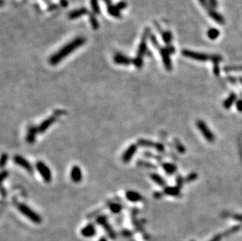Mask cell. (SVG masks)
I'll list each match as a JSON object with an SVG mask.
<instances>
[{
	"mask_svg": "<svg viewBox=\"0 0 242 241\" xmlns=\"http://www.w3.org/2000/svg\"><path fill=\"white\" fill-rule=\"evenodd\" d=\"M85 41H86V39L84 37L80 36L74 38L71 42L66 44L64 47H62L56 53H54V54L50 56V60H49L50 64L53 66L58 64L66 56H67L68 55L71 54L73 51L79 49L82 46H83L85 43Z\"/></svg>",
	"mask_w": 242,
	"mask_h": 241,
	"instance_id": "cell-1",
	"label": "cell"
},
{
	"mask_svg": "<svg viewBox=\"0 0 242 241\" xmlns=\"http://www.w3.org/2000/svg\"><path fill=\"white\" fill-rule=\"evenodd\" d=\"M17 208L21 211V214H24L25 217H27L32 222L36 224L42 223V218L40 217V215L37 214L36 211H34L33 210L31 209L26 205H24V204H19L17 205Z\"/></svg>",
	"mask_w": 242,
	"mask_h": 241,
	"instance_id": "cell-2",
	"label": "cell"
},
{
	"mask_svg": "<svg viewBox=\"0 0 242 241\" xmlns=\"http://www.w3.org/2000/svg\"><path fill=\"white\" fill-rule=\"evenodd\" d=\"M197 127L199 131L201 133L202 136H204L205 139L209 142H214L215 140V137L213 133L211 132L209 127L207 126L206 124L202 121V120H198L197 122Z\"/></svg>",
	"mask_w": 242,
	"mask_h": 241,
	"instance_id": "cell-3",
	"label": "cell"
},
{
	"mask_svg": "<svg viewBox=\"0 0 242 241\" xmlns=\"http://www.w3.org/2000/svg\"><path fill=\"white\" fill-rule=\"evenodd\" d=\"M151 36V29L149 27H147L144 31H143V34L142 35L141 42H140V45H139V49H138L137 51V55L136 56H139V57L143 58V55H145L146 53L147 50H148V37Z\"/></svg>",
	"mask_w": 242,
	"mask_h": 241,
	"instance_id": "cell-4",
	"label": "cell"
},
{
	"mask_svg": "<svg viewBox=\"0 0 242 241\" xmlns=\"http://www.w3.org/2000/svg\"><path fill=\"white\" fill-rule=\"evenodd\" d=\"M182 55L186 56V57L194 60L201 61V62H204V61H207V60H210V58H211V56L205 54V53H197V52H194L188 50H183V51H182Z\"/></svg>",
	"mask_w": 242,
	"mask_h": 241,
	"instance_id": "cell-5",
	"label": "cell"
},
{
	"mask_svg": "<svg viewBox=\"0 0 242 241\" xmlns=\"http://www.w3.org/2000/svg\"><path fill=\"white\" fill-rule=\"evenodd\" d=\"M36 168H37L38 171L42 176V179L45 181L46 182H50L52 180V173L50 168L47 167V165L45 163L42 161H39L36 163Z\"/></svg>",
	"mask_w": 242,
	"mask_h": 241,
	"instance_id": "cell-6",
	"label": "cell"
},
{
	"mask_svg": "<svg viewBox=\"0 0 242 241\" xmlns=\"http://www.w3.org/2000/svg\"><path fill=\"white\" fill-rule=\"evenodd\" d=\"M138 145H140L142 147H149L153 148L158 151L159 153H162L165 151V147L161 142H154L152 141L148 140V139H139L137 141Z\"/></svg>",
	"mask_w": 242,
	"mask_h": 241,
	"instance_id": "cell-7",
	"label": "cell"
},
{
	"mask_svg": "<svg viewBox=\"0 0 242 241\" xmlns=\"http://www.w3.org/2000/svg\"><path fill=\"white\" fill-rule=\"evenodd\" d=\"M96 222H97L99 225H102L104 227V229H105V231L108 233V236L111 238V239H114L116 236L115 233L113 230V229L111 228V225H109L108 222V218L104 215H99V217L96 219Z\"/></svg>",
	"mask_w": 242,
	"mask_h": 241,
	"instance_id": "cell-8",
	"label": "cell"
},
{
	"mask_svg": "<svg viewBox=\"0 0 242 241\" xmlns=\"http://www.w3.org/2000/svg\"><path fill=\"white\" fill-rule=\"evenodd\" d=\"M13 161H14L15 163L18 165V166L21 167L24 169H25L27 172H29L30 174H32L33 173V167L32 165L29 163L28 161L24 158L23 157L19 156V155H17L13 157Z\"/></svg>",
	"mask_w": 242,
	"mask_h": 241,
	"instance_id": "cell-9",
	"label": "cell"
},
{
	"mask_svg": "<svg viewBox=\"0 0 242 241\" xmlns=\"http://www.w3.org/2000/svg\"><path fill=\"white\" fill-rule=\"evenodd\" d=\"M159 51H160L161 56H162V62H163L164 66L166 68L167 70L170 71L172 68V61L170 59V53L168 51L166 48H163V47H161L159 49Z\"/></svg>",
	"mask_w": 242,
	"mask_h": 241,
	"instance_id": "cell-10",
	"label": "cell"
},
{
	"mask_svg": "<svg viewBox=\"0 0 242 241\" xmlns=\"http://www.w3.org/2000/svg\"><path fill=\"white\" fill-rule=\"evenodd\" d=\"M136 150H137V147H136V144H132V145H130L129 147L126 149V150H125V153H123V155H122V161H123L124 163H128L132 160V158L134 157Z\"/></svg>",
	"mask_w": 242,
	"mask_h": 241,
	"instance_id": "cell-11",
	"label": "cell"
},
{
	"mask_svg": "<svg viewBox=\"0 0 242 241\" xmlns=\"http://www.w3.org/2000/svg\"><path fill=\"white\" fill-rule=\"evenodd\" d=\"M114 61L115 64L119 65H129L133 63V60L130 59L128 56L122 54V53H116L114 56Z\"/></svg>",
	"mask_w": 242,
	"mask_h": 241,
	"instance_id": "cell-12",
	"label": "cell"
},
{
	"mask_svg": "<svg viewBox=\"0 0 242 241\" xmlns=\"http://www.w3.org/2000/svg\"><path fill=\"white\" fill-rule=\"evenodd\" d=\"M96 233V227L93 224L90 223L85 225L82 229L81 230V234L85 237H92V236H95Z\"/></svg>",
	"mask_w": 242,
	"mask_h": 241,
	"instance_id": "cell-13",
	"label": "cell"
},
{
	"mask_svg": "<svg viewBox=\"0 0 242 241\" xmlns=\"http://www.w3.org/2000/svg\"><path fill=\"white\" fill-rule=\"evenodd\" d=\"M71 180H72L74 182H76V183H78V182L82 181V170H81V168H79V166H77V165H75V166L72 168V169H71Z\"/></svg>",
	"mask_w": 242,
	"mask_h": 241,
	"instance_id": "cell-14",
	"label": "cell"
},
{
	"mask_svg": "<svg viewBox=\"0 0 242 241\" xmlns=\"http://www.w3.org/2000/svg\"><path fill=\"white\" fill-rule=\"evenodd\" d=\"M55 118L54 117H50V118H46L45 121L42 122V123L39 125V126L38 127V130H39V133H44V132L46 131L55 122Z\"/></svg>",
	"mask_w": 242,
	"mask_h": 241,
	"instance_id": "cell-15",
	"label": "cell"
},
{
	"mask_svg": "<svg viewBox=\"0 0 242 241\" xmlns=\"http://www.w3.org/2000/svg\"><path fill=\"white\" fill-rule=\"evenodd\" d=\"M89 13L88 10L85 7H82V8L79 9V10H72L71 13H68V17L71 20H75L77 19V18L80 17L84 16V15Z\"/></svg>",
	"mask_w": 242,
	"mask_h": 241,
	"instance_id": "cell-16",
	"label": "cell"
},
{
	"mask_svg": "<svg viewBox=\"0 0 242 241\" xmlns=\"http://www.w3.org/2000/svg\"><path fill=\"white\" fill-rule=\"evenodd\" d=\"M39 132L38 130V128L35 126H31L29 127L28 131H27V137H26V139H27V142L28 143L32 144L35 142L36 141V134Z\"/></svg>",
	"mask_w": 242,
	"mask_h": 241,
	"instance_id": "cell-17",
	"label": "cell"
},
{
	"mask_svg": "<svg viewBox=\"0 0 242 241\" xmlns=\"http://www.w3.org/2000/svg\"><path fill=\"white\" fill-rule=\"evenodd\" d=\"M164 193L168 196H180L181 195L178 186H165L164 189Z\"/></svg>",
	"mask_w": 242,
	"mask_h": 241,
	"instance_id": "cell-18",
	"label": "cell"
},
{
	"mask_svg": "<svg viewBox=\"0 0 242 241\" xmlns=\"http://www.w3.org/2000/svg\"><path fill=\"white\" fill-rule=\"evenodd\" d=\"M208 12H209V16L210 17L212 18V20H214L215 22L218 23V24H225L224 18H223V17L222 16L220 13H217V12L215 11L213 9H212V10H210L209 11H208Z\"/></svg>",
	"mask_w": 242,
	"mask_h": 241,
	"instance_id": "cell-19",
	"label": "cell"
},
{
	"mask_svg": "<svg viewBox=\"0 0 242 241\" xmlns=\"http://www.w3.org/2000/svg\"><path fill=\"white\" fill-rule=\"evenodd\" d=\"M127 200L131 202H139L142 200V196L135 191H127L125 194Z\"/></svg>",
	"mask_w": 242,
	"mask_h": 241,
	"instance_id": "cell-20",
	"label": "cell"
},
{
	"mask_svg": "<svg viewBox=\"0 0 242 241\" xmlns=\"http://www.w3.org/2000/svg\"><path fill=\"white\" fill-rule=\"evenodd\" d=\"M150 177L152 179L153 182H155L157 185H158L161 187H165L166 186V182H165V179L158 174H156V173H151L150 175Z\"/></svg>",
	"mask_w": 242,
	"mask_h": 241,
	"instance_id": "cell-21",
	"label": "cell"
},
{
	"mask_svg": "<svg viewBox=\"0 0 242 241\" xmlns=\"http://www.w3.org/2000/svg\"><path fill=\"white\" fill-rule=\"evenodd\" d=\"M236 99H237V96H236L235 93H230V96L223 102V107L226 110H229L232 107L233 104L236 102Z\"/></svg>",
	"mask_w": 242,
	"mask_h": 241,
	"instance_id": "cell-22",
	"label": "cell"
},
{
	"mask_svg": "<svg viewBox=\"0 0 242 241\" xmlns=\"http://www.w3.org/2000/svg\"><path fill=\"white\" fill-rule=\"evenodd\" d=\"M162 168L165 170L167 175H172L177 171V168L175 165L171 163H164L162 164Z\"/></svg>",
	"mask_w": 242,
	"mask_h": 241,
	"instance_id": "cell-23",
	"label": "cell"
},
{
	"mask_svg": "<svg viewBox=\"0 0 242 241\" xmlns=\"http://www.w3.org/2000/svg\"><path fill=\"white\" fill-rule=\"evenodd\" d=\"M108 12L111 16L114 17L116 18H121L122 17V14H121L120 10L117 8L116 6L111 5L108 7Z\"/></svg>",
	"mask_w": 242,
	"mask_h": 241,
	"instance_id": "cell-24",
	"label": "cell"
},
{
	"mask_svg": "<svg viewBox=\"0 0 242 241\" xmlns=\"http://www.w3.org/2000/svg\"><path fill=\"white\" fill-rule=\"evenodd\" d=\"M242 228V225H234L233 227H230V229H226V231L224 232V233H223V236H230V235L234 234V233H237V232H238L239 230L240 229Z\"/></svg>",
	"mask_w": 242,
	"mask_h": 241,
	"instance_id": "cell-25",
	"label": "cell"
},
{
	"mask_svg": "<svg viewBox=\"0 0 242 241\" xmlns=\"http://www.w3.org/2000/svg\"><path fill=\"white\" fill-rule=\"evenodd\" d=\"M162 39H163L164 42L167 45H170L172 42V35L171 31H163L162 34Z\"/></svg>",
	"mask_w": 242,
	"mask_h": 241,
	"instance_id": "cell-26",
	"label": "cell"
},
{
	"mask_svg": "<svg viewBox=\"0 0 242 241\" xmlns=\"http://www.w3.org/2000/svg\"><path fill=\"white\" fill-rule=\"evenodd\" d=\"M220 35V32L218 29L216 28H210L208 32H207V35L210 39L215 40Z\"/></svg>",
	"mask_w": 242,
	"mask_h": 241,
	"instance_id": "cell-27",
	"label": "cell"
},
{
	"mask_svg": "<svg viewBox=\"0 0 242 241\" xmlns=\"http://www.w3.org/2000/svg\"><path fill=\"white\" fill-rule=\"evenodd\" d=\"M89 17H90V24H91L93 30H98L99 27V22H98L97 19H96V16H95V14H93V13H90Z\"/></svg>",
	"mask_w": 242,
	"mask_h": 241,
	"instance_id": "cell-28",
	"label": "cell"
},
{
	"mask_svg": "<svg viewBox=\"0 0 242 241\" xmlns=\"http://www.w3.org/2000/svg\"><path fill=\"white\" fill-rule=\"evenodd\" d=\"M90 5L94 14H99L100 13V8H99L98 0H90Z\"/></svg>",
	"mask_w": 242,
	"mask_h": 241,
	"instance_id": "cell-29",
	"label": "cell"
},
{
	"mask_svg": "<svg viewBox=\"0 0 242 241\" xmlns=\"http://www.w3.org/2000/svg\"><path fill=\"white\" fill-rule=\"evenodd\" d=\"M109 208L111 210V212L114 213V214H118L120 212L122 209V207L120 204L117 203H111L109 205Z\"/></svg>",
	"mask_w": 242,
	"mask_h": 241,
	"instance_id": "cell-30",
	"label": "cell"
},
{
	"mask_svg": "<svg viewBox=\"0 0 242 241\" xmlns=\"http://www.w3.org/2000/svg\"><path fill=\"white\" fill-rule=\"evenodd\" d=\"M133 64H134L136 68H141V67H143V58L139 57V56H136V57L133 60Z\"/></svg>",
	"mask_w": 242,
	"mask_h": 241,
	"instance_id": "cell-31",
	"label": "cell"
},
{
	"mask_svg": "<svg viewBox=\"0 0 242 241\" xmlns=\"http://www.w3.org/2000/svg\"><path fill=\"white\" fill-rule=\"evenodd\" d=\"M174 142H175L176 148L177 149V150H178L180 153H184L186 150H185V147H183V144H182L178 139H174Z\"/></svg>",
	"mask_w": 242,
	"mask_h": 241,
	"instance_id": "cell-32",
	"label": "cell"
},
{
	"mask_svg": "<svg viewBox=\"0 0 242 241\" xmlns=\"http://www.w3.org/2000/svg\"><path fill=\"white\" fill-rule=\"evenodd\" d=\"M210 60L213 63V64H219L222 60H223V57L220 55L214 54L211 56Z\"/></svg>",
	"mask_w": 242,
	"mask_h": 241,
	"instance_id": "cell-33",
	"label": "cell"
},
{
	"mask_svg": "<svg viewBox=\"0 0 242 241\" xmlns=\"http://www.w3.org/2000/svg\"><path fill=\"white\" fill-rule=\"evenodd\" d=\"M197 179V174L195 172H192L187 176V177L185 179V182H192L195 181Z\"/></svg>",
	"mask_w": 242,
	"mask_h": 241,
	"instance_id": "cell-34",
	"label": "cell"
},
{
	"mask_svg": "<svg viewBox=\"0 0 242 241\" xmlns=\"http://www.w3.org/2000/svg\"><path fill=\"white\" fill-rule=\"evenodd\" d=\"M198 2H200L201 5L205 10H208V11H209V10L212 9V7H210V5H209V0H198Z\"/></svg>",
	"mask_w": 242,
	"mask_h": 241,
	"instance_id": "cell-35",
	"label": "cell"
},
{
	"mask_svg": "<svg viewBox=\"0 0 242 241\" xmlns=\"http://www.w3.org/2000/svg\"><path fill=\"white\" fill-rule=\"evenodd\" d=\"M150 39H151V43L153 44V46H154L155 48H158V49L161 48L158 41H157V38H156V37L154 36V35H151V36H150Z\"/></svg>",
	"mask_w": 242,
	"mask_h": 241,
	"instance_id": "cell-36",
	"label": "cell"
},
{
	"mask_svg": "<svg viewBox=\"0 0 242 241\" xmlns=\"http://www.w3.org/2000/svg\"><path fill=\"white\" fill-rule=\"evenodd\" d=\"M137 165L139 166H143V167H146V168H155V166L154 165L151 163H148V162L146 161H139L137 162Z\"/></svg>",
	"mask_w": 242,
	"mask_h": 241,
	"instance_id": "cell-37",
	"label": "cell"
},
{
	"mask_svg": "<svg viewBox=\"0 0 242 241\" xmlns=\"http://www.w3.org/2000/svg\"><path fill=\"white\" fill-rule=\"evenodd\" d=\"M116 7H117V8L119 9V10H123V9L126 8L127 3L125 2H124V1H121V2H118V3L116 4Z\"/></svg>",
	"mask_w": 242,
	"mask_h": 241,
	"instance_id": "cell-38",
	"label": "cell"
},
{
	"mask_svg": "<svg viewBox=\"0 0 242 241\" xmlns=\"http://www.w3.org/2000/svg\"><path fill=\"white\" fill-rule=\"evenodd\" d=\"M223 237H224L223 233H218V234L215 235V236H213V237H212L209 241H221L222 238Z\"/></svg>",
	"mask_w": 242,
	"mask_h": 241,
	"instance_id": "cell-39",
	"label": "cell"
},
{
	"mask_svg": "<svg viewBox=\"0 0 242 241\" xmlns=\"http://www.w3.org/2000/svg\"><path fill=\"white\" fill-rule=\"evenodd\" d=\"M236 108L239 112H242V99H238L235 103Z\"/></svg>",
	"mask_w": 242,
	"mask_h": 241,
	"instance_id": "cell-40",
	"label": "cell"
},
{
	"mask_svg": "<svg viewBox=\"0 0 242 241\" xmlns=\"http://www.w3.org/2000/svg\"><path fill=\"white\" fill-rule=\"evenodd\" d=\"M7 161H8V156H7V154H5V153H3V154L2 155V159H1V165H2V167L5 166Z\"/></svg>",
	"mask_w": 242,
	"mask_h": 241,
	"instance_id": "cell-41",
	"label": "cell"
},
{
	"mask_svg": "<svg viewBox=\"0 0 242 241\" xmlns=\"http://www.w3.org/2000/svg\"><path fill=\"white\" fill-rule=\"evenodd\" d=\"M242 70V67H225V71H231V70Z\"/></svg>",
	"mask_w": 242,
	"mask_h": 241,
	"instance_id": "cell-42",
	"label": "cell"
},
{
	"mask_svg": "<svg viewBox=\"0 0 242 241\" xmlns=\"http://www.w3.org/2000/svg\"><path fill=\"white\" fill-rule=\"evenodd\" d=\"M220 65L219 64H214L213 65V72L215 75H220Z\"/></svg>",
	"mask_w": 242,
	"mask_h": 241,
	"instance_id": "cell-43",
	"label": "cell"
},
{
	"mask_svg": "<svg viewBox=\"0 0 242 241\" xmlns=\"http://www.w3.org/2000/svg\"><path fill=\"white\" fill-rule=\"evenodd\" d=\"M231 218H233L235 220L239 221V222H242V214H234L231 215Z\"/></svg>",
	"mask_w": 242,
	"mask_h": 241,
	"instance_id": "cell-44",
	"label": "cell"
},
{
	"mask_svg": "<svg viewBox=\"0 0 242 241\" xmlns=\"http://www.w3.org/2000/svg\"><path fill=\"white\" fill-rule=\"evenodd\" d=\"M177 183L178 184V187L180 188V187L183 186V177H181V176H178L177 179Z\"/></svg>",
	"mask_w": 242,
	"mask_h": 241,
	"instance_id": "cell-45",
	"label": "cell"
},
{
	"mask_svg": "<svg viewBox=\"0 0 242 241\" xmlns=\"http://www.w3.org/2000/svg\"><path fill=\"white\" fill-rule=\"evenodd\" d=\"M209 5H210V7H212V9L215 8V7H217V5H218L216 0H209Z\"/></svg>",
	"mask_w": 242,
	"mask_h": 241,
	"instance_id": "cell-46",
	"label": "cell"
},
{
	"mask_svg": "<svg viewBox=\"0 0 242 241\" xmlns=\"http://www.w3.org/2000/svg\"><path fill=\"white\" fill-rule=\"evenodd\" d=\"M166 49H167V50H168V51L169 52L170 54H172V53H175V51H176L175 48H174V47L172 46H169V45H168V46L166 47Z\"/></svg>",
	"mask_w": 242,
	"mask_h": 241,
	"instance_id": "cell-47",
	"label": "cell"
},
{
	"mask_svg": "<svg viewBox=\"0 0 242 241\" xmlns=\"http://www.w3.org/2000/svg\"><path fill=\"white\" fill-rule=\"evenodd\" d=\"M7 175H8L7 171H2V174H1V178H2V182L4 180V179H6V177H7Z\"/></svg>",
	"mask_w": 242,
	"mask_h": 241,
	"instance_id": "cell-48",
	"label": "cell"
},
{
	"mask_svg": "<svg viewBox=\"0 0 242 241\" xmlns=\"http://www.w3.org/2000/svg\"><path fill=\"white\" fill-rule=\"evenodd\" d=\"M154 197L157 198V199H160V198L162 196V193H160V192H157V193H154Z\"/></svg>",
	"mask_w": 242,
	"mask_h": 241,
	"instance_id": "cell-49",
	"label": "cell"
},
{
	"mask_svg": "<svg viewBox=\"0 0 242 241\" xmlns=\"http://www.w3.org/2000/svg\"><path fill=\"white\" fill-rule=\"evenodd\" d=\"M60 4L64 7H67V6L68 5V3H67V1H65V0H60Z\"/></svg>",
	"mask_w": 242,
	"mask_h": 241,
	"instance_id": "cell-50",
	"label": "cell"
},
{
	"mask_svg": "<svg viewBox=\"0 0 242 241\" xmlns=\"http://www.w3.org/2000/svg\"><path fill=\"white\" fill-rule=\"evenodd\" d=\"M104 2H105V4H106L108 7L111 5V0H104Z\"/></svg>",
	"mask_w": 242,
	"mask_h": 241,
	"instance_id": "cell-51",
	"label": "cell"
},
{
	"mask_svg": "<svg viewBox=\"0 0 242 241\" xmlns=\"http://www.w3.org/2000/svg\"><path fill=\"white\" fill-rule=\"evenodd\" d=\"M99 241H108V239H107V238H105V237H104V236H103V237L99 238Z\"/></svg>",
	"mask_w": 242,
	"mask_h": 241,
	"instance_id": "cell-52",
	"label": "cell"
},
{
	"mask_svg": "<svg viewBox=\"0 0 242 241\" xmlns=\"http://www.w3.org/2000/svg\"><path fill=\"white\" fill-rule=\"evenodd\" d=\"M240 83L242 84V78H240Z\"/></svg>",
	"mask_w": 242,
	"mask_h": 241,
	"instance_id": "cell-53",
	"label": "cell"
},
{
	"mask_svg": "<svg viewBox=\"0 0 242 241\" xmlns=\"http://www.w3.org/2000/svg\"><path fill=\"white\" fill-rule=\"evenodd\" d=\"M191 241H194V240H193V239H192V240H191Z\"/></svg>",
	"mask_w": 242,
	"mask_h": 241,
	"instance_id": "cell-54",
	"label": "cell"
}]
</instances>
